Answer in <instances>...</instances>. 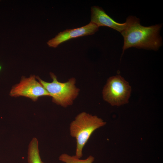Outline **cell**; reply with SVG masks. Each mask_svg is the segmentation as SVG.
I'll use <instances>...</instances> for the list:
<instances>
[{
  "mask_svg": "<svg viewBox=\"0 0 163 163\" xmlns=\"http://www.w3.org/2000/svg\"><path fill=\"white\" fill-rule=\"evenodd\" d=\"M131 88L119 75L110 77L103 90L104 99L112 106H119L128 103Z\"/></svg>",
  "mask_w": 163,
  "mask_h": 163,
  "instance_id": "4",
  "label": "cell"
},
{
  "mask_svg": "<svg viewBox=\"0 0 163 163\" xmlns=\"http://www.w3.org/2000/svg\"><path fill=\"white\" fill-rule=\"evenodd\" d=\"M91 22L98 27L107 26L112 28L121 33L125 29L126 23H120L117 22L108 15L101 7L94 6L91 8Z\"/></svg>",
  "mask_w": 163,
  "mask_h": 163,
  "instance_id": "7",
  "label": "cell"
},
{
  "mask_svg": "<svg viewBox=\"0 0 163 163\" xmlns=\"http://www.w3.org/2000/svg\"><path fill=\"white\" fill-rule=\"evenodd\" d=\"M2 69V66L0 65V71H1Z\"/></svg>",
  "mask_w": 163,
  "mask_h": 163,
  "instance_id": "10",
  "label": "cell"
},
{
  "mask_svg": "<svg viewBox=\"0 0 163 163\" xmlns=\"http://www.w3.org/2000/svg\"><path fill=\"white\" fill-rule=\"evenodd\" d=\"M34 75L28 78L23 77L20 82L14 86L10 93L11 96H23L31 98L36 101L39 97L43 96H50V94L36 79Z\"/></svg>",
  "mask_w": 163,
  "mask_h": 163,
  "instance_id": "5",
  "label": "cell"
},
{
  "mask_svg": "<svg viewBox=\"0 0 163 163\" xmlns=\"http://www.w3.org/2000/svg\"><path fill=\"white\" fill-rule=\"evenodd\" d=\"M94 158L90 155L87 158L81 159L75 155L71 156L66 153L61 154L59 157V160L65 163H92Z\"/></svg>",
  "mask_w": 163,
  "mask_h": 163,
  "instance_id": "9",
  "label": "cell"
},
{
  "mask_svg": "<svg viewBox=\"0 0 163 163\" xmlns=\"http://www.w3.org/2000/svg\"><path fill=\"white\" fill-rule=\"evenodd\" d=\"M106 123L101 118L85 112L78 114L70 123V135L76 140L75 155L80 158L83 156V148L93 132L104 126Z\"/></svg>",
  "mask_w": 163,
  "mask_h": 163,
  "instance_id": "2",
  "label": "cell"
},
{
  "mask_svg": "<svg viewBox=\"0 0 163 163\" xmlns=\"http://www.w3.org/2000/svg\"><path fill=\"white\" fill-rule=\"evenodd\" d=\"M126 26L121 33L124 39L123 54L132 47L157 50L162 44L159 34L161 24L148 27L142 25L139 18L129 16L126 19Z\"/></svg>",
  "mask_w": 163,
  "mask_h": 163,
  "instance_id": "1",
  "label": "cell"
},
{
  "mask_svg": "<svg viewBox=\"0 0 163 163\" xmlns=\"http://www.w3.org/2000/svg\"><path fill=\"white\" fill-rule=\"evenodd\" d=\"M50 75L53 79L51 82H46L38 77H36L52 97L53 102L64 107L71 105L79 91L75 86V79L72 78L67 82L62 83L57 80L53 73H50Z\"/></svg>",
  "mask_w": 163,
  "mask_h": 163,
  "instance_id": "3",
  "label": "cell"
},
{
  "mask_svg": "<svg viewBox=\"0 0 163 163\" xmlns=\"http://www.w3.org/2000/svg\"><path fill=\"white\" fill-rule=\"evenodd\" d=\"M99 27L90 22L88 24L78 28L67 29L60 32L47 43L49 47L56 48L62 43L70 39L92 35L98 30Z\"/></svg>",
  "mask_w": 163,
  "mask_h": 163,
  "instance_id": "6",
  "label": "cell"
},
{
  "mask_svg": "<svg viewBox=\"0 0 163 163\" xmlns=\"http://www.w3.org/2000/svg\"><path fill=\"white\" fill-rule=\"evenodd\" d=\"M27 160L28 163H44L40 156L38 141L36 137L33 138L29 143Z\"/></svg>",
  "mask_w": 163,
  "mask_h": 163,
  "instance_id": "8",
  "label": "cell"
}]
</instances>
